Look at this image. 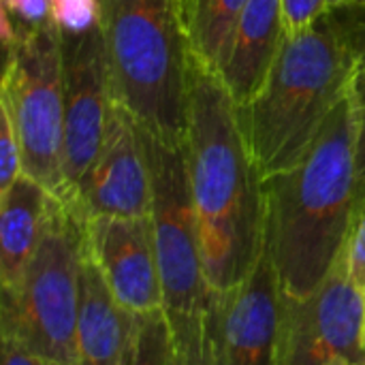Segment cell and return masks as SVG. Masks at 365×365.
I'll use <instances>...</instances> for the list:
<instances>
[{"label":"cell","mask_w":365,"mask_h":365,"mask_svg":"<svg viewBox=\"0 0 365 365\" xmlns=\"http://www.w3.org/2000/svg\"><path fill=\"white\" fill-rule=\"evenodd\" d=\"M344 2H351V0H329V6H336V4H344Z\"/></svg>","instance_id":"26"},{"label":"cell","mask_w":365,"mask_h":365,"mask_svg":"<svg viewBox=\"0 0 365 365\" xmlns=\"http://www.w3.org/2000/svg\"><path fill=\"white\" fill-rule=\"evenodd\" d=\"M265 248L280 289L308 297L346 250L357 212L355 115L351 96L338 103L308 152L263 180Z\"/></svg>","instance_id":"2"},{"label":"cell","mask_w":365,"mask_h":365,"mask_svg":"<svg viewBox=\"0 0 365 365\" xmlns=\"http://www.w3.org/2000/svg\"><path fill=\"white\" fill-rule=\"evenodd\" d=\"M365 365V299L346 250L308 297L282 293L278 365Z\"/></svg>","instance_id":"8"},{"label":"cell","mask_w":365,"mask_h":365,"mask_svg":"<svg viewBox=\"0 0 365 365\" xmlns=\"http://www.w3.org/2000/svg\"><path fill=\"white\" fill-rule=\"evenodd\" d=\"M15 28H36L51 17V0H2Z\"/></svg>","instance_id":"24"},{"label":"cell","mask_w":365,"mask_h":365,"mask_svg":"<svg viewBox=\"0 0 365 365\" xmlns=\"http://www.w3.org/2000/svg\"><path fill=\"white\" fill-rule=\"evenodd\" d=\"M346 263H349V274L355 287L365 299V205L359 210L349 244H346Z\"/></svg>","instance_id":"23"},{"label":"cell","mask_w":365,"mask_h":365,"mask_svg":"<svg viewBox=\"0 0 365 365\" xmlns=\"http://www.w3.org/2000/svg\"><path fill=\"white\" fill-rule=\"evenodd\" d=\"M68 205L83 220L150 216V169L141 128L113 96L101 154L77 199Z\"/></svg>","instance_id":"11"},{"label":"cell","mask_w":365,"mask_h":365,"mask_svg":"<svg viewBox=\"0 0 365 365\" xmlns=\"http://www.w3.org/2000/svg\"><path fill=\"white\" fill-rule=\"evenodd\" d=\"M124 365H171V325L165 308L135 314L133 338Z\"/></svg>","instance_id":"19"},{"label":"cell","mask_w":365,"mask_h":365,"mask_svg":"<svg viewBox=\"0 0 365 365\" xmlns=\"http://www.w3.org/2000/svg\"><path fill=\"white\" fill-rule=\"evenodd\" d=\"M86 220L49 199L38 246L21 282L0 297V336L53 365H77V319Z\"/></svg>","instance_id":"5"},{"label":"cell","mask_w":365,"mask_h":365,"mask_svg":"<svg viewBox=\"0 0 365 365\" xmlns=\"http://www.w3.org/2000/svg\"><path fill=\"white\" fill-rule=\"evenodd\" d=\"M353 45L340 6L297 34H284L259 96L242 111L263 180L293 167L349 92Z\"/></svg>","instance_id":"3"},{"label":"cell","mask_w":365,"mask_h":365,"mask_svg":"<svg viewBox=\"0 0 365 365\" xmlns=\"http://www.w3.org/2000/svg\"><path fill=\"white\" fill-rule=\"evenodd\" d=\"M282 289L263 246L255 269L229 293H212L207 317L222 365H278Z\"/></svg>","instance_id":"10"},{"label":"cell","mask_w":365,"mask_h":365,"mask_svg":"<svg viewBox=\"0 0 365 365\" xmlns=\"http://www.w3.org/2000/svg\"><path fill=\"white\" fill-rule=\"evenodd\" d=\"M2 365H53L43 357L30 353L19 342L2 336Z\"/></svg>","instance_id":"25"},{"label":"cell","mask_w":365,"mask_h":365,"mask_svg":"<svg viewBox=\"0 0 365 365\" xmlns=\"http://www.w3.org/2000/svg\"><path fill=\"white\" fill-rule=\"evenodd\" d=\"M86 250L124 310L145 314L165 308L160 269L148 216L88 218Z\"/></svg>","instance_id":"12"},{"label":"cell","mask_w":365,"mask_h":365,"mask_svg":"<svg viewBox=\"0 0 365 365\" xmlns=\"http://www.w3.org/2000/svg\"><path fill=\"white\" fill-rule=\"evenodd\" d=\"M51 192L21 173L0 192V287L13 291L38 246Z\"/></svg>","instance_id":"15"},{"label":"cell","mask_w":365,"mask_h":365,"mask_svg":"<svg viewBox=\"0 0 365 365\" xmlns=\"http://www.w3.org/2000/svg\"><path fill=\"white\" fill-rule=\"evenodd\" d=\"M135 314L111 295L96 263L83 250L77 319V365H124Z\"/></svg>","instance_id":"14"},{"label":"cell","mask_w":365,"mask_h":365,"mask_svg":"<svg viewBox=\"0 0 365 365\" xmlns=\"http://www.w3.org/2000/svg\"><path fill=\"white\" fill-rule=\"evenodd\" d=\"M171 365H222L214 329L205 312L169 314Z\"/></svg>","instance_id":"18"},{"label":"cell","mask_w":365,"mask_h":365,"mask_svg":"<svg viewBox=\"0 0 365 365\" xmlns=\"http://www.w3.org/2000/svg\"><path fill=\"white\" fill-rule=\"evenodd\" d=\"M24 173L21 143L9 109L0 103V192L9 190L11 184Z\"/></svg>","instance_id":"20"},{"label":"cell","mask_w":365,"mask_h":365,"mask_svg":"<svg viewBox=\"0 0 365 365\" xmlns=\"http://www.w3.org/2000/svg\"><path fill=\"white\" fill-rule=\"evenodd\" d=\"M282 38V2L250 0L233 28L216 71L237 109H246L265 88Z\"/></svg>","instance_id":"13"},{"label":"cell","mask_w":365,"mask_h":365,"mask_svg":"<svg viewBox=\"0 0 365 365\" xmlns=\"http://www.w3.org/2000/svg\"><path fill=\"white\" fill-rule=\"evenodd\" d=\"M336 6L342 9L351 34V45H353V73L349 81V96L355 115V160H357L359 210H361L365 205V6L353 0Z\"/></svg>","instance_id":"17"},{"label":"cell","mask_w":365,"mask_h":365,"mask_svg":"<svg viewBox=\"0 0 365 365\" xmlns=\"http://www.w3.org/2000/svg\"><path fill=\"white\" fill-rule=\"evenodd\" d=\"M250 0H180L190 56L218 71L222 51Z\"/></svg>","instance_id":"16"},{"label":"cell","mask_w":365,"mask_h":365,"mask_svg":"<svg viewBox=\"0 0 365 365\" xmlns=\"http://www.w3.org/2000/svg\"><path fill=\"white\" fill-rule=\"evenodd\" d=\"M338 365H353V364H338Z\"/></svg>","instance_id":"28"},{"label":"cell","mask_w":365,"mask_h":365,"mask_svg":"<svg viewBox=\"0 0 365 365\" xmlns=\"http://www.w3.org/2000/svg\"><path fill=\"white\" fill-rule=\"evenodd\" d=\"M186 165L212 293L235 289L265 246L263 173L220 75L190 56Z\"/></svg>","instance_id":"1"},{"label":"cell","mask_w":365,"mask_h":365,"mask_svg":"<svg viewBox=\"0 0 365 365\" xmlns=\"http://www.w3.org/2000/svg\"><path fill=\"white\" fill-rule=\"evenodd\" d=\"M284 34H297L310 28L329 11V0H280Z\"/></svg>","instance_id":"22"},{"label":"cell","mask_w":365,"mask_h":365,"mask_svg":"<svg viewBox=\"0 0 365 365\" xmlns=\"http://www.w3.org/2000/svg\"><path fill=\"white\" fill-rule=\"evenodd\" d=\"M6 49L0 103L9 109L24 156V173L62 197L64 77L62 32L53 19L15 28Z\"/></svg>","instance_id":"6"},{"label":"cell","mask_w":365,"mask_h":365,"mask_svg":"<svg viewBox=\"0 0 365 365\" xmlns=\"http://www.w3.org/2000/svg\"><path fill=\"white\" fill-rule=\"evenodd\" d=\"M62 77L64 188L58 199L73 203L101 154L111 109V81L101 21L79 34L62 32Z\"/></svg>","instance_id":"9"},{"label":"cell","mask_w":365,"mask_h":365,"mask_svg":"<svg viewBox=\"0 0 365 365\" xmlns=\"http://www.w3.org/2000/svg\"><path fill=\"white\" fill-rule=\"evenodd\" d=\"M150 169V225L160 269L165 310L192 314L210 308L197 212L184 145L141 130Z\"/></svg>","instance_id":"7"},{"label":"cell","mask_w":365,"mask_h":365,"mask_svg":"<svg viewBox=\"0 0 365 365\" xmlns=\"http://www.w3.org/2000/svg\"><path fill=\"white\" fill-rule=\"evenodd\" d=\"M353 2H359V4H364L365 6V0H353Z\"/></svg>","instance_id":"27"},{"label":"cell","mask_w":365,"mask_h":365,"mask_svg":"<svg viewBox=\"0 0 365 365\" xmlns=\"http://www.w3.org/2000/svg\"><path fill=\"white\" fill-rule=\"evenodd\" d=\"M51 17L66 34H79L101 21V0H51Z\"/></svg>","instance_id":"21"},{"label":"cell","mask_w":365,"mask_h":365,"mask_svg":"<svg viewBox=\"0 0 365 365\" xmlns=\"http://www.w3.org/2000/svg\"><path fill=\"white\" fill-rule=\"evenodd\" d=\"M111 96L141 130L186 143L190 51L180 0H101Z\"/></svg>","instance_id":"4"}]
</instances>
